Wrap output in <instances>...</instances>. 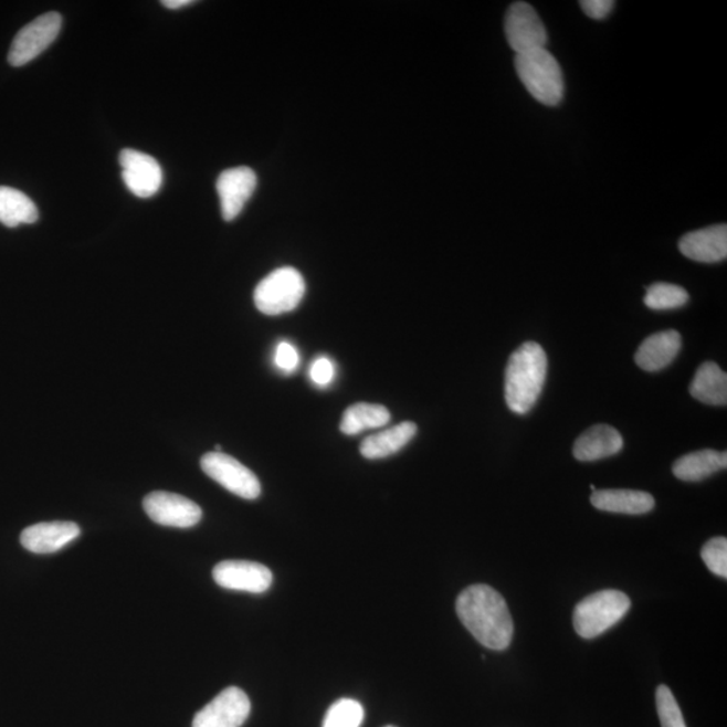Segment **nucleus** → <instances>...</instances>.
<instances>
[{
  "label": "nucleus",
  "instance_id": "f257e3e1",
  "mask_svg": "<svg viewBox=\"0 0 727 727\" xmlns=\"http://www.w3.org/2000/svg\"><path fill=\"white\" fill-rule=\"evenodd\" d=\"M459 618L486 649L507 650L514 638V620L503 596L488 584H473L462 591L457 603Z\"/></svg>",
  "mask_w": 727,
  "mask_h": 727
},
{
  "label": "nucleus",
  "instance_id": "f03ea898",
  "mask_svg": "<svg viewBox=\"0 0 727 727\" xmlns=\"http://www.w3.org/2000/svg\"><path fill=\"white\" fill-rule=\"evenodd\" d=\"M548 361L541 345L527 341L509 357L505 369V402L515 414L533 410L544 390Z\"/></svg>",
  "mask_w": 727,
  "mask_h": 727
},
{
  "label": "nucleus",
  "instance_id": "7ed1b4c3",
  "mask_svg": "<svg viewBox=\"0 0 727 727\" xmlns=\"http://www.w3.org/2000/svg\"><path fill=\"white\" fill-rule=\"evenodd\" d=\"M515 70L523 85L536 102L556 107L563 98V73L547 49L517 54Z\"/></svg>",
  "mask_w": 727,
  "mask_h": 727
},
{
  "label": "nucleus",
  "instance_id": "20e7f679",
  "mask_svg": "<svg viewBox=\"0 0 727 727\" xmlns=\"http://www.w3.org/2000/svg\"><path fill=\"white\" fill-rule=\"evenodd\" d=\"M630 597L619 590H601L578 603L572 622L579 636L596 639L625 618Z\"/></svg>",
  "mask_w": 727,
  "mask_h": 727
},
{
  "label": "nucleus",
  "instance_id": "39448f33",
  "mask_svg": "<svg viewBox=\"0 0 727 727\" xmlns=\"http://www.w3.org/2000/svg\"><path fill=\"white\" fill-rule=\"evenodd\" d=\"M306 292L304 276L293 267L273 271L255 288L254 301L257 310L266 316H281L293 312Z\"/></svg>",
  "mask_w": 727,
  "mask_h": 727
},
{
  "label": "nucleus",
  "instance_id": "423d86ee",
  "mask_svg": "<svg viewBox=\"0 0 727 727\" xmlns=\"http://www.w3.org/2000/svg\"><path fill=\"white\" fill-rule=\"evenodd\" d=\"M202 471L226 491L245 501H255L262 493L256 474L231 455L213 452L201 459Z\"/></svg>",
  "mask_w": 727,
  "mask_h": 727
},
{
  "label": "nucleus",
  "instance_id": "0eeeda50",
  "mask_svg": "<svg viewBox=\"0 0 727 727\" xmlns=\"http://www.w3.org/2000/svg\"><path fill=\"white\" fill-rule=\"evenodd\" d=\"M61 27H63V17L54 11L46 12L27 24L11 43L10 65L23 66L39 57L57 39Z\"/></svg>",
  "mask_w": 727,
  "mask_h": 727
},
{
  "label": "nucleus",
  "instance_id": "6e6552de",
  "mask_svg": "<svg viewBox=\"0 0 727 727\" xmlns=\"http://www.w3.org/2000/svg\"><path fill=\"white\" fill-rule=\"evenodd\" d=\"M504 32L516 55L546 49L548 35L545 23L533 6L526 2L510 4L505 14Z\"/></svg>",
  "mask_w": 727,
  "mask_h": 727
},
{
  "label": "nucleus",
  "instance_id": "1a4fd4ad",
  "mask_svg": "<svg viewBox=\"0 0 727 727\" xmlns=\"http://www.w3.org/2000/svg\"><path fill=\"white\" fill-rule=\"evenodd\" d=\"M144 509L154 523L165 527L190 528L202 519L199 505L170 492H151L145 497Z\"/></svg>",
  "mask_w": 727,
  "mask_h": 727
},
{
  "label": "nucleus",
  "instance_id": "9d476101",
  "mask_svg": "<svg viewBox=\"0 0 727 727\" xmlns=\"http://www.w3.org/2000/svg\"><path fill=\"white\" fill-rule=\"evenodd\" d=\"M123 181L129 192L139 199H151L162 187L164 172L156 158L138 150L125 149L119 154Z\"/></svg>",
  "mask_w": 727,
  "mask_h": 727
},
{
  "label": "nucleus",
  "instance_id": "9b49d317",
  "mask_svg": "<svg viewBox=\"0 0 727 727\" xmlns=\"http://www.w3.org/2000/svg\"><path fill=\"white\" fill-rule=\"evenodd\" d=\"M251 712V702L242 688L228 687L196 714L192 727H240Z\"/></svg>",
  "mask_w": 727,
  "mask_h": 727
},
{
  "label": "nucleus",
  "instance_id": "f8f14e48",
  "mask_svg": "<svg viewBox=\"0 0 727 727\" xmlns=\"http://www.w3.org/2000/svg\"><path fill=\"white\" fill-rule=\"evenodd\" d=\"M213 579L228 590L261 594L273 584V572L268 567L249 560H224L213 569Z\"/></svg>",
  "mask_w": 727,
  "mask_h": 727
},
{
  "label": "nucleus",
  "instance_id": "ddd939ff",
  "mask_svg": "<svg viewBox=\"0 0 727 727\" xmlns=\"http://www.w3.org/2000/svg\"><path fill=\"white\" fill-rule=\"evenodd\" d=\"M257 177L255 171L246 166L224 170L215 182V189L221 206V214L225 221H232L242 213L245 203L255 193Z\"/></svg>",
  "mask_w": 727,
  "mask_h": 727
},
{
  "label": "nucleus",
  "instance_id": "4468645a",
  "mask_svg": "<svg viewBox=\"0 0 727 727\" xmlns=\"http://www.w3.org/2000/svg\"><path fill=\"white\" fill-rule=\"evenodd\" d=\"M82 529L73 521L39 523L23 529L21 545L34 554H52L78 538Z\"/></svg>",
  "mask_w": 727,
  "mask_h": 727
},
{
  "label": "nucleus",
  "instance_id": "2eb2a0df",
  "mask_svg": "<svg viewBox=\"0 0 727 727\" xmlns=\"http://www.w3.org/2000/svg\"><path fill=\"white\" fill-rule=\"evenodd\" d=\"M683 255L700 263H718L727 256V226L713 225L688 232L679 242Z\"/></svg>",
  "mask_w": 727,
  "mask_h": 727
},
{
  "label": "nucleus",
  "instance_id": "dca6fc26",
  "mask_svg": "<svg viewBox=\"0 0 727 727\" xmlns=\"http://www.w3.org/2000/svg\"><path fill=\"white\" fill-rule=\"evenodd\" d=\"M681 348L679 331L664 330L645 338L634 356V361L646 372L662 371L676 359Z\"/></svg>",
  "mask_w": 727,
  "mask_h": 727
},
{
  "label": "nucleus",
  "instance_id": "f3484780",
  "mask_svg": "<svg viewBox=\"0 0 727 727\" xmlns=\"http://www.w3.org/2000/svg\"><path fill=\"white\" fill-rule=\"evenodd\" d=\"M624 440L618 430L608 424H597L579 436L575 443V457L578 461H599L621 452Z\"/></svg>",
  "mask_w": 727,
  "mask_h": 727
},
{
  "label": "nucleus",
  "instance_id": "a211bd4d",
  "mask_svg": "<svg viewBox=\"0 0 727 727\" xmlns=\"http://www.w3.org/2000/svg\"><path fill=\"white\" fill-rule=\"evenodd\" d=\"M590 502L597 509L625 515L649 514L655 507V498L650 493L631 489L596 491Z\"/></svg>",
  "mask_w": 727,
  "mask_h": 727
},
{
  "label": "nucleus",
  "instance_id": "6ab92c4d",
  "mask_svg": "<svg viewBox=\"0 0 727 727\" xmlns=\"http://www.w3.org/2000/svg\"><path fill=\"white\" fill-rule=\"evenodd\" d=\"M418 433L415 423L403 422L397 426L368 436L360 445V453L367 460L390 457L402 450Z\"/></svg>",
  "mask_w": 727,
  "mask_h": 727
},
{
  "label": "nucleus",
  "instance_id": "aec40b11",
  "mask_svg": "<svg viewBox=\"0 0 727 727\" xmlns=\"http://www.w3.org/2000/svg\"><path fill=\"white\" fill-rule=\"evenodd\" d=\"M726 452L719 453L716 450L706 449L683 455V457L676 460L673 472L675 477L682 480V482L695 483L726 470Z\"/></svg>",
  "mask_w": 727,
  "mask_h": 727
},
{
  "label": "nucleus",
  "instance_id": "412c9836",
  "mask_svg": "<svg viewBox=\"0 0 727 727\" xmlns=\"http://www.w3.org/2000/svg\"><path fill=\"white\" fill-rule=\"evenodd\" d=\"M689 393L699 402L710 405L727 403V375L718 364L706 361L696 371Z\"/></svg>",
  "mask_w": 727,
  "mask_h": 727
},
{
  "label": "nucleus",
  "instance_id": "4be33fe9",
  "mask_svg": "<svg viewBox=\"0 0 727 727\" xmlns=\"http://www.w3.org/2000/svg\"><path fill=\"white\" fill-rule=\"evenodd\" d=\"M40 213L30 197L21 190L0 187V223L9 228L21 224H34Z\"/></svg>",
  "mask_w": 727,
  "mask_h": 727
},
{
  "label": "nucleus",
  "instance_id": "5701e85b",
  "mask_svg": "<svg viewBox=\"0 0 727 727\" xmlns=\"http://www.w3.org/2000/svg\"><path fill=\"white\" fill-rule=\"evenodd\" d=\"M391 421L390 411L381 404L357 403L345 410L340 430L345 435L386 426Z\"/></svg>",
  "mask_w": 727,
  "mask_h": 727
},
{
  "label": "nucleus",
  "instance_id": "b1692460",
  "mask_svg": "<svg viewBox=\"0 0 727 727\" xmlns=\"http://www.w3.org/2000/svg\"><path fill=\"white\" fill-rule=\"evenodd\" d=\"M688 299L685 288L671 283H655L646 289L644 304L652 310H673L685 306Z\"/></svg>",
  "mask_w": 727,
  "mask_h": 727
},
{
  "label": "nucleus",
  "instance_id": "393cba45",
  "mask_svg": "<svg viewBox=\"0 0 727 727\" xmlns=\"http://www.w3.org/2000/svg\"><path fill=\"white\" fill-rule=\"evenodd\" d=\"M360 702L343 698L335 702L326 713L323 727H360L364 720Z\"/></svg>",
  "mask_w": 727,
  "mask_h": 727
},
{
  "label": "nucleus",
  "instance_id": "a878e982",
  "mask_svg": "<svg viewBox=\"0 0 727 727\" xmlns=\"http://www.w3.org/2000/svg\"><path fill=\"white\" fill-rule=\"evenodd\" d=\"M656 707L662 727H687L681 707L670 687L664 685L657 687Z\"/></svg>",
  "mask_w": 727,
  "mask_h": 727
},
{
  "label": "nucleus",
  "instance_id": "bb28decb",
  "mask_svg": "<svg viewBox=\"0 0 727 727\" xmlns=\"http://www.w3.org/2000/svg\"><path fill=\"white\" fill-rule=\"evenodd\" d=\"M702 559L714 575L727 578V540L723 536L713 538L702 548Z\"/></svg>",
  "mask_w": 727,
  "mask_h": 727
},
{
  "label": "nucleus",
  "instance_id": "cd10ccee",
  "mask_svg": "<svg viewBox=\"0 0 727 727\" xmlns=\"http://www.w3.org/2000/svg\"><path fill=\"white\" fill-rule=\"evenodd\" d=\"M275 366L281 371L292 373L299 366V354L293 344L283 341L276 347L274 356Z\"/></svg>",
  "mask_w": 727,
  "mask_h": 727
},
{
  "label": "nucleus",
  "instance_id": "c85d7f7f",
  "mask_svg": "<svg viewBox=\"0 0 727 727\" xmlns=\"http://www.w3.org/2000/svg\"><path fill=\"white\" fill-rule=\"evenodd\" d=\"M309 373L314 384L319 387L329 386L331 381L335 380L336 376L335 362L328 359V357H318V359L312 364Z\"/></svg>",
  "mask_w": 727,
  "mask_h": 727
},
{
  "label": "nucleus",
  "instance_id": "c756f323",
  "mask_svg": "<svg viewBox=\"0 0 727 727\" xmlns=\"http://www.w3.org/2000/svg\"><path fill=\"white\" fill-rule=\"evenodd\" d=\"M579 6L591 20L601 21L612 12L614 2L612 0H583Z\"/></svg>",
  "mask_w": 727,
  "mask_h": 727
},
{
  "label": "nucleus",
  "instance_id": "7c9ffc66",
  "mask_svg": "<svg viewBox=\"0 0 727 727\" xmlns=\"http://www.w3.org/2000/svg\"><path fill=\"white\" fill-rule=\"evenodd\" d=\"M192 0H165L162 4L166 9L178 10L185 8V6L193 4Z\"/></svg>",
  "mask_w": 727,
  "mask_h": 727
},
{
  "label": "nucleus",
  "instance_id": "2f4dec72",
  "mask_svg": "<svg viewBox=\"0 0 727 727\" xmlns=\"http://www.w3.org/2000/svg\"><path fill=\"white\" fill-rule=\"evenodd\" d=\"M590 489L593 491V492L597 491V488H596V486H594L593 484L590 485Z\"/></svg>",
  "mask_w": 727,
  "mask_h": 727
},
{
  "label": "nucleus",
  "instance_id": "473e14b6",
  "mask_svg": "<svg viewBox=\"0 0 727 727\" xmlns=\"http://www.w3.org/2000/svg\"><path fill=\"white\" fill-rule=\"evenodd\" d=\"M386 727H397V726H386Z\"/></svg>",
  "mask_w": 727,
  "mask_h": 727
}]
</instances>
